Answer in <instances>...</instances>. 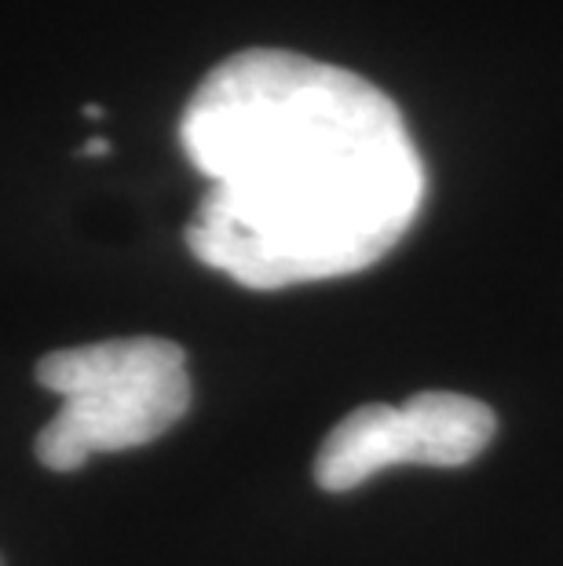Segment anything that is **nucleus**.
Here are the masks:
<instances>
[{
	"label": "nucleus",
	"instance_id": "obj_3",
	"mask_svg": "<svg viewBox=\"0 0 563 566\" xmlns=\"http://www.w3.org/2000/svg\"><path fill=\"white\" fill-rule=\"evenodd\" d=\"M494 431V409L458 391H421L403 406L369 402L326 436L315 457V483L344 493L395 464L458 468L476 461Z\"/></svg>",
	"mask_w": 563,
	"mask_h": 566
},
{
	"label": "nucleus",
	"instance_id": "obj_1",
	"mask_svg": "<svg viewBox=\"0 0 563 566\" xmlns=\"http://www.w3.org/2000/svg\"><path fill=\"white\" fill-rule=\"evenodd\" d=\"M179 143L209 179L190 252L260 293L374 268L425 201L421 154L392 95L282 48L212 66L184 106Z\"/></svg>",
	"mask_w": 563,
	"mask_h": 566
},
{
	"label": "nucleus",
	"instance_id": "obj_2",
	"mask_svg": "<svg viewBox=\"0 0 563 566\" xmlns=\"http://www.w3.org/2000/svg\"><path fill=\"white\" fill-rule=\"evenodd\" d=\"M38 384L63 402L38 436V461L52 472L161 439L190 406L187 355L161 336L52 352L38 363Z\"/></svg>",
	"mask_w": 563,
	"mask_h": 566
},
{
	"label": "nucleus",
	"instance_id": "obj_4",
	"mask_svg": "<svg viewBox=\"0 0 563 566\" xmlns=\"http://www.w3.org/2000/svg\"><path fill=\"white\" fill-rule=\"evenodd\" d=\"M106 150H111V143L106 139H88L85 147H81V154H92V158H103Z\"/></svg>",
	"mask_w": 563,
	"mask_h": 566
}]
</instances>
